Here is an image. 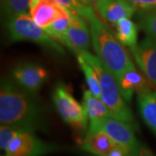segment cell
<instances>
[{
    "mask_svg": "<svg viewBox=\"0 0 156 156\" xmlns=\"http://www.w3.org/2000/svg\"><path fill=\"white\" fill-rule=\"evenodd\" d=\"M0 122L30 132L45 129L44 111L37 101L7 77L0 86Z\"/></svg>",
    "mask_w": 156,
    "mask_h": 156,
    "instance_id": "cell-1",
    "label": "cell"
},
{
    "mask_svg": "<svg viewBox=\"0 0 156 156\" xmlns=\"http://www.w3.org/2000/svg\"><path fill=\"white\" fill-rule=\"evenodd\" d=\"M56 1L62 6L70 10L74 13L80 15L86 20H88V18L94 12H95L90 6L86 5L78 0H56Z\"/></svg>",
    "mask_w": 156,
    "mask_h": 156,
    "instance_id": "cell-22",
    "label": "cell"
},
{
    "mask_svg": "<svg viewBox=\"0 0 156 156\" xmlns=\"http://www.w3.org/2000/svg\"><path fill=\"white\" fill-rule=\"evenodd\" d=\"M81 54L84 59L89 62L98 75L101 86V99L110 113L111 117L126 122L134 124V115L126 104L117 83L116 78L106 64L97 56L93 55L89 50H84Z\"/></svg>",
    "mask_w": 156,
    "mask_h": 156,
    "instance_id": "cell-3",
    "label": "cell"
},
{
    "mask_svg": "<svg viewBox=\"0 0 156 156\" xmlns=\"http://www.w3.org/2000/svg\"><path fill=\"white\" fill-rule=\"evenodd\" d=\"M79 66L82 69L83 72L85 76V80L87 85L89 86V89L98 98L101 97V94L100 81L98 78V75L95 70V69L92 67V65L84 59V57L81 54H76Z\"/></svg>",
    "mask_w": 156,
    "mask_h": 156,
    "instance_id": "cell-18",
    "label": "cell"
},
{
    "mask_svg": "<svg viewBox=\"0 0 156 156\" xmlns=\"http://www.w3.org/2000/svg\"><path fill=\"white\" fill-rule=\"evenodd\" d=\"M7 28L12 42L30 41L54 50L58 54H65L64 49L59 43L40 27L28 13L11 17L7 23Z\"/></svg>",
    "mask_w": 156,
    "mask_h": 156,
    "instance_id": "cell-4",
    "label": "cell"
},
{
    "mask_svg": "<svg viewBox=\"0 0 156 156\" xmlns=\"http://www.w3.org/2000/svg\"><path fill=\"white\" fill-rule=\"evenodd\" d=\"M78 1H80L81 3H83L86 5H89V0H78Z\"/></svg>",
    "mask_w": 156,
    "mask_h": 156,
    "instance_id": "cell-28",
    "label": "cell"
},
{
    "mask_svg": "<svg viewBox=\"0 0 156 156\" xmlns=\"http://www.w3.org/2000/svg\"><path fill=\"white\" fill-rule=\"evenodd\" d=\"M115 37L119 42L123 45L132 50L135 48L138 38V25L134 23L131 18H122L118 21L115 26Z\"/></svg>",
    "mask_w": 156,
    "mask_h": 156,
    "instance_id": "cell-15",
    "label": "cell"
},
{
    "mask_svg": "<svg viewBox=\"0 0 156 156\" xmlns=\"http://www.w3.org/2000/svg\"><path fill=\"white\" fill-rule=\"evenodd\" d=\"M140 12H156V0H126Z\"/></svg>",
    "mask_w": 156,
    "mask_h": 156,
    "instance_id": "cell-24",
    "label": "cell"
},
{
    "mask_svg": "<svg viewBox=\"0 0 156 156\" xmlns=\"http://www.w3.org/2000/svg\"><path fill=\"white\" fill-rule=\"evenodd\" d=\"M117 143L103 132H89L82 143V148L96 156H108Z\"/></svg>",
    "mask_w": 156,
    "mask_h": 156,
    "instance_id": "cell-13",
    "label": "cell"
},
{
    "mask_svg": "<svg viewBox=\"0 0 156 156\" xmlns=\"http://www.w3.org/2000/svg\"><path fill=\"white\" fill-rule=\"evenodd\" d=\"M26 130L9 125H1L0 128V147L2 150H6L9 143L15 137Z\"/></svg>",
    "mask_w": 156,
    "mask_h": 156,
    "instance_id": "cell-23",
    "label": "cell"
},
{
    "mask_svg": "<svg viewBox=\"0 0 156 156\" xmlns=\"http://www.w3.org/2000/svg\"><path fill=\"white\" fill-rule=\"evenodd\" d=\"M139 26L147 37L156 40V12H140Z\"/></svg>",
    "mask_w": 156,
    "mask_h": 156,
    "instance_id": "cell-21",
    "label": "cell"
},
{
    "mask_svg": "<svg viewBox=\"0 0 156 156\" xmlns=\"http://www.w3.org/2000/svg\"><path fill=\"white\" fill-rule=\"evenodd\" d=\"M140 70L156 86V40L147 37L130 50Z\"/></svg>",
    "mask_w": 156,
    "mask_h": 156,
    "instance_id": "cell-11",
    "label": "cell"
},
{
    "mask_svg": "<svg viewBox=\"0 0 156 156\" xmlns=\"http://www.w3.org/2000/svg\"><path fill=\"white\" fill-rule=\"evenodd\" d=\"M83 106L88 115L89 122H95L105 117L111 116L103 101L95 96L89 89L84 90Z\"/></svg>",
    "mask_w": 156,
    "mask_h": 156,
    "instance_id": "cell-16",
    "label": "cell"
},
{
    "mask_svg": "<svg viewBox=\"0 0 156 156\" xmlns=\"http://www.w3.org/2000/svg\"><path fill=\"white\" fill-rule=\"evenodd\" d=\"M12 76L28 92L37 91L49 77L44 68L34 63H22L12 69Z\"/></svg>",
    "mask_w": 156,
    "mask_h": 156,
    "instance_id": "cell-10",
    "label": "cell"
},
{
    "mask_svg": "<svg viewBox=\"0 0 156 156\" xmlns=\"http://www.w3.org/2000/svg\"><path fill=\"white\" fill-rule=\"evenodd\" d=\"M110 0H89V6H90L95 12L99 13L102 7L106 5L107 3Z\"/></svg>",
    "mask_w": 156,
    "mask_h": 156,
    "instance_id": "cell-26",
    "label": "cell"
},
{
    "mask_svg": "<svg viewBox=\"0 0 156 156\" xmlns=\"http://www.w3.org/2000/svg\"><path fill=\"white\" fill-rule=\"evenodd\" d=\"M128 151V149H126L124 147L117 144L116 147L109 153V154L108 156H125Z\"/></svg>",
    "mask_w": 156,
    "mask_h": 156,
    "instance_id": "cell-27",
    "label": "cell"
},
{
    "mask_svg": "<svg viewBox=\"0 0 156 156\" xmlns=\"http://www.w3.org/2000/svg\"><path fill=\"white\" fill-rule=\"evenodd\" d=\"M125 156H155L153 152L146 147L143 143L138 141V143L133 148L128 150Z\"/></svg>",
    "mask_w": 156,
    "mask_h": 156,
    "instance_id": "cell-25",
    "label": "cell"
},
{
    "mask_svg": "<svg viewBox=\"0 0 156 156\" xmlns=\"http://www.w3.org/2000/svg\"><path fill=\"white\" fill-rule=\"evenodd\" d=\"M73 11L62 6L56 0H38L30 8L29 14L44 29L60 17L70 15Z\"/></svg>",
    "mask_w": 156,
    "mask_h": 156,
    "instance_id": "cell-12",
    "label": "cell"
},
{
    "mask_svg": "<svg viewBox=\"0 0 156 156\" xmlns=\"http://www.w3.org/2000/svg\"><path fill=\"white\" fill-rule=\"evenodd\" d=\"M1 5L4 12L11 18L28 13L30 8V0H1Z\"/></svg>",
    "mask_w": 156,
    "mask_h": 156,
    "instance_id": "cell-19",
    "label": "cell"
},
{
    "mask_svg": "<svg viewBox=\"0 0 156 156\" xmlns=\"http://www.w3.org/2000/svg\"><path fill=\"white\" fill-rule=\"evenodd\" d=\"M88 22L96 56L106 64L116 78L134 62L113 31L97 17L95 12L88 18Z\"/></svg>",
    "mask_w": 156,
    "mask_h": 156,
    "instance_id": "cell-2",
    "label": "cell"
},
{
    "mask_svg": "<svg viewBox=\"0 0 156 156\" xmlns=\"http://www.w3.org/2000/svg\"><path fill=\"white\" fill-rule=\"evenodd\" d=\"M136 10L126 0H110L99 11L104 22L115 28L118 21L122 18H131Z\"/></svg>",
    "mask_w": 156,
    "mask_h": 156,
    "instance_id": "cell-14",
    "label": "cell"
},
{
    "mask_svg": "<svg viewBox=\"0 0 156 156\" xmlns=\"http://www.w3.org/2000/svg\"><path fill=\"white\" fill-rule=\"evenodd\" d=\"M86 19L76 13H73L67 31L62 39V44L73 51L76 55L88 50L90 44V30L88 28Z\"/></svg>",
    "mask_w": 156,
    "mask_h": 156,
    "instance_id": "cell-9",
    "label": "cell"
},
{
    "mask_svg": "<svg viewBox=\"0 0 156 156\" xmlns=\"http://www.w3.org/2000/svg\"><path fill=\"white\" fill-rule=\"evenodd\" d=\"M74 12H72L70 15H68V16L56 19L52 23H50L49 26L44 28V30L50 35L51 37H53L55 40H56L58 43H61L62 39L64 34L69 28L71 15Z\"/></svg>",
    "mask_w": 156,
    "mask_h": 156,
    "instance_id": "cell-20",
    "label": "cell"
},
{
    "mask_svg": "<svg viewBox=\"0 0 156 156\" xmlns=\"http://www.w3.org/2000/svg\"><path fill=\"white\" fill-rule=\"evenodd\" d=\"M140 114L144 122L156 135V92L137 96Z\"/></svg>",
    "mask_w": 156,
    "mask_h": 156,
    "instance_id": "cell-17",
    "label": "cell"
},
{
    "mask_svg": "<svg viewBox=\"0 0 156 156\" xmlns=\"http://www.w3.org/2000/svg\"><path fill=\"white\" fill-rule=\"evenodd\" d=\"M60 150V147L39 139L34 132L25 131L11 140L6 148L7 156H44Z\"/></svg>",
    "mask_w": 156,
    "mask_h": 156,
    "instance_id": "cell-7",
    "label": "cell"
},
{
    "mask_svg": "<svg viewBox=\"0 0 156 156\" xmlns=\"http://www.w3.org/2000/svg\"><path fill=\"white\" fill-rule=\"evenodd\" d=\"M89 132H103L111 137L117 144L130 150L138 143L134 131V126L116 118L108 116L95 122H90Z\"/></svg>",
    "mask_w": 156,
    "mask_h": 156,
    "instance_id": "cell-6",
    "label": "cell"
},
{
    "mask_svg": "<svg viewBox=\"0 0 156 156\" xmlns=\"http://www.w3.org/2000/svg\"><path fill=\"white\" fill-rule=\"evenodd\" d=\"M1 156H7V155H1Z\"/></svg>",
    "mask_w": 156,
    "mask_h": 156,
    "instance_id": "cell-29",
    "label": "cell"
},
{
    "mask_svg": "<svg viewBox=\"0 0 156 156\" xmlns=\"http://www.w3.org/2000/svg\"><path fill=\"white\" fill-rule=\"evenodd\" d=\"M52 100L64 122L75 129L83 131L87 128L89 117L83 104L73 96L65 84L59 83L52 92Z\"/></svg>",
    "mask_w": 156,
    "mask_h": 156,
    "instance_id": "cell-5",
    "label": "cell"
},
{
    "mask_svg": "<svg viewBox=\"0 0 156 156\" xmlns=\"http://www.w3.org/2000/svg\"><path fill=\"white\" fill-rule=\"evenodd\" d=\"M117 83L124 100L130 102L134 93L148 95L156 92V86L134 64L126 68L116 77Z\"/></svg>",
    "mask_w": 156,
    "mask_h": 156,
    "instance_id": "cell-8",
    "label": "cell"
}]
</instances>
